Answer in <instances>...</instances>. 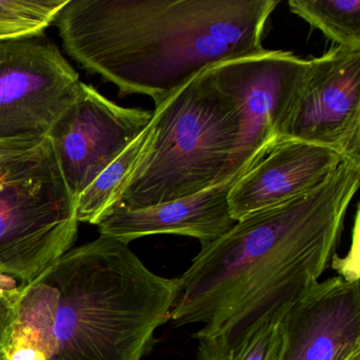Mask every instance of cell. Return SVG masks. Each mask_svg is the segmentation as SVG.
Returning <instances> with one entry per match:
<instances>
[{"label":"cell","instance_id":"10","mask_svg":"<svg viewBox=\"0 0 360 360\" xmlns=\"http://www.w3.org/2000/svg\"><path fill=\"white\" fill-rule=\"evenodd\" d=\"M281 360H347L360 353L359 281L341 276L307 288L285 315Z\"/></svg>","mask_w":360,"mask_h":360},{"label":"cell","instance_id":"16","mask_svg":"<svg viewBox=\"0 0 360 360\" xmlns=\"http://www.w3.org/2000/svg\"><path fill=\"white\" fill-rule=\"evenodd\" d=\"M69 0H0V41L43 35Z\"/></svg>","mask_w":360,"mask_h":360},{"label":"cell","instance_id":"8","mask_svg":"<svg viewBox=\"0 0 360 360\" xmlns=\"http://www.w3.org/2000/svg\"><path fill=\"white\" fill-rule=\"evenodd\" d=\"M153 112L125 108L81 82L79 94L48 134L73 200L150 124Z\"/></svg>","mask_w":360,"mask_h":360},{"label":"cell","instance_id":"9","mask_svg":"<svg viewBox=\"0 0 360 360\" xmlns=\"http://www.w3.org/2000/svg\"><path fill=\"white\" fill-rule=\"evenodd\" d=\"M309 60L292 52L269 51L210 67L220 85L240 107L242 130L233 172L237 176L256 153L277 139L292 94Z\"/></svg>","mask_w":360,"mask_h":360},{"label":"cell","instance_id":"2","mask_svg":"<svg viewBox=\"0 0 360 360\" xmlns=\"http://www.w3.org/2000/svg\"><path fill=\"white\" fill-rule=\"evenodd\" d=\"M277 0H69L56 18L63 47L121 94L155 108L195 75L261 56Z\"/></svg>","mask_w":360,"mask_h":360},{"label":"cell","instance_id":"12","mask_svg":"<svg viewBox=\"0 0 360 360\" xmlns=\"http://www.w3.org/2000/svg\"><path fill=\"white\" fill-rule=\"evenodd\" d=\"M236 179L191 197L136 210H113L96 223L101 235L129 244L153 235L195 238L201 248L233 229L229 195Z\"/></svg>","mask_w":360,"mask_h":360},{"label":"cell","instance_id":"5","mask_svg":"<svg viewBox=\"0 0 360 360\" xmlns=\"http://www.w3.org/2000/svg\"><path fill=\"white\" fill-rule=\"evenodd\" d=\"M77 231L62 174L0 183V280L27 285L72 248Z\"/></svg>","mask_w":360,"mask_h":360},{"label":"cell","instance_id":"19","mask_svg":"<svg viewBox=\"0 0 360 360\" xmlns=\"http://www.w3.org/2000/svg\"><path fill=\"white\" fill-rule=\"evenodd\" d=\"M347 360H360V353L356 354V355H354L353 357H351Z\"/></svg>","mask_w":360,"mask_h":360},{"label":"cell","instance_id":"4","mask_svg":"<svg viewBox=\"0 0 360 360\" xmlns=\"http://www.w3.org/2000/svg\"><path fill=\"white\" fill-rule=\"evenodd\" d=\"M241 130L235 98L210 67L202 71L153 111L138 161L103 216L191 197L237 179Z\"/></svg>","mask_w":360,"mask_h":360},{"label":"cell","instance_id":"3","mask_svg":"<svg viewBox=\"0 0 360 360\" xmlns=\"http://www.w3.org/2000/svg\"><path fill=\"white\" fill-rule=\"evenodd\" d=\"M179 278L107 236L58 257L18 290L5 360H142L169 321Z\"/></svg>","mask_w":360,"mask_h":360},{"label":"cell","instance_id":"13","mask_svg":"<svg viewBox=\"0 0 360 360\" xmlns=\"http://www.w3.org/2000/svg\"><path fill=\"white\" fill-rule=\"evenodd\" d=\"M288 7L336 46L360 50V0H290Z\"/></svg>","mask_w":360,"mask_h":360},{"label":"cell","instance_id":"11","mask_svg":"<svg viewBox=\"0 0 360 360\" xmlns=\"http://www.w3.org/2000/svg\"><path fill=\"white\" fill-rule=\"evenodd\" d=\"M345 159L321 145L275 139L256 153L233 182L229 195L231 217L239 221L309 193Z\"/></svg>","mask_w":360,"mask_h":360},{"label":"cell","instance_id":"17","mask_svg":"<svg viewBox=\"0 0 360 360\" xmlns=\"http://www.w3.org/2000/svg\"><path fill=\"white\" fill-rule=\"evenodd\" d=\"M295 300L276 309L254 335L226 360H281L286 345L284 319Z\"/></svg>","mask_w":360,"mask_h":360},{"label":"cell","instance_id":"15","mask_svg":"<svg viewBox=\"0 0 360 360\" xmlns=\"http://www.w3.org/2000/svg\"><path fill=\"white\" fill-rule=\"evenodd\" d=\"M58 174L48 136L0 140V183Z\"/></svg>","mask_w":360,"mask_h":360},{"label":"cell","instance_id":"1","mask_svg":"<svg viewBox=\"0 0 360 360\" xmlns=\"http://www.w3.org/2000/svg\"><path fill=\"white\" fill-rule=\"evenodd\" d=\"M360 163L345 159L315 188L248 214L201 248L179 277L174 326L201 323L198 360H226L281 305L319 281L336 255Z\"/></svg>","mask_w":360,"mask_h":360},{"label":"cell","instance_id":"7","mask_svg":"<svg viewBox=\"0 0 360 360\" xmlns=\"http://www.w3.org/2000/svg\"><path fill=\"white\" fill-rule=\"evenodd\" d=\"M277 139L321 145L360 163V50L333 46L309 60Z\"/></svg>","mask_w":360,"mask_h":360},{"label":"cell","instance_id":"18","mask_svg":"<svg viewBox=\"0 0 360 360\" xmlns=\"http://www.w3.org/2000/svg\"><path fill=\"white\" fill-rule=\"evenodd\" d=\"M20 288L0 280V360H5L16 322V298Z\"/></svg>","mask_w":360,"mask_h":360},{"label":"cell","instance_id":"6","mask_svg":"<svg viewBox=\"0 0 360 360\" xmlns=\"http://www.w3.org/2000/svg\"><path fill=\"white\" fill-rule=\"evenodd\" d=\"M79 84V73L45 34L0 41V140L48 136Z\"/></svg>","mask_w":360,"mask_h":360},{"label":"cell","instance_id":"14","mask_svg":"<svg viewBox=\"0 0 360 360\" xmlns=\"http://www.w3.org/2000/svg\"><path fill=\"white\" fill-rule=\"evenodd\" d=\"M149 126V125H148ZM146 129L75 199V217L79 223L96 225L131 174L148 136Z\"/></svg>","mask_w":360,"mask_h":360}]
</instances>
